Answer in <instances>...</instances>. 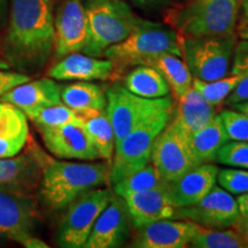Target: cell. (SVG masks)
<instances>
[{"label": "cell", "mask_w": 248, "mask_h": 248, "mask_svg": "<svg viewBox=\"0 0 248 248\" xmlns=\"http://www.w3.org/2000/svg\"><path fill=\"white\" fill-rule=\"evenodd\" d=\"M54 14L51 0H12L6 57L14 67H43L54 51Z\"/></svg>", "instance_id": "obj_1"}, {"label": "cell", "mask_w": 248, "mask_h": 248, "mask_svg": "<svg viewBox=\"0 0 248 248\" xmlns=\"http://www.w3.org/2000/svg\"><path fill=\"white\" fill-rule=\"evenodd\" d=\"M33 153L42 168L40 195L45 204L53 210L68 207L71 201L84 192L100 187L109 183L110 163L69 162L58 161L47 156L33 146Z\"/></svg>", "instance_id": "obj_2"}, {"label": "cell", "mask_w": 248, "mask_h": 248, "mask_svg": "<svg viewBox=\"0 0 248 248\" xmlns=\"http://www.w3.org/2000/svg\"><path fill=\"white\" fill-rule=\"evenodd\" d=\"M163 53L182 58L181 37L172 28L144 20L125 39L109 46L102 57L113 64L111 78H117L130 68L145 66Z\"/></svg>", "instance_id": "obj_3"}, {"label": "cell", "mask_w": 248, "mask_h": 248, "mask_svg": "<svg viewBox=\"0 0 248 248\" xmlns=\"http://www.w3.org/2000/svg\"><path fill=\"white\" fill-rule=\"evenodd\" d=\"M240 0H190L169 9L167 22L179 37L234 35Z\"/></svg>", "instance_id": "obj_4"}, {"label": "cell", "mask_w": 248, "mask_h": 248, "mask_svg": "<svg viewBox=\"0 0 248 248\" xmlns=\"http://www.w3.org/2000/svg\"><path fill=\"white\" fill-rule=\"evenodd\" d=\"M84 6L89 37L83 52L91 57H102L109 46L125 39L144 21L125 0H86Z\"/></svg>", "instance_id": "obj_5"}, {"label": "cell", "mask_w": 248, "mask_h": 248, "mask_svg": "<svg viewBox=\"0 0 248 248\" xmlns=\"http://www.w3.org/2000/svg\"><path fill=\"white\" fill-rule=\"evenodd\" d=\"M173 104L164 107L131 130L115 145L110 162L111 185L116 184L150 163L155 139L173 115Z\"/></svg>", "instance_id": "obj_6"}, {"label": "cell", "mask_w": 248, "mask_h": 248, "mask_svg": "<svg viewBox=\"0 0 248 248\" xmlns=\"http://www.w3.org/2000/svg\"><path fill=\"white\" fill-rule=\"evenodd\" d=\"M237 38L230 36L181 37L182 58L193 78L212 82L229 74Z\"/></svg>", "instance_id": "obj_7"}, {"label": "cell", "mask_w": 248, "mask_h": 248, "mask_svg": "<svg viewBox=\"0 0 248 248\" xmlns=\"http://www.w3.org/2000/svg\"><path fill=\"white\" fill-rule=\"evenodd\" d=\"M36 219V201L30 192L0 185V239L27 248H47L33 235Z\"/></svg>", "instance_id": "obj_8"}, {"label": "cell", "mask_w": 248, "mask_h": 248, "mask_svg": "<svg viewBox=\"0 0 248 248\" xmlns=\"http://www.w3.org/2000/svg\"><path fill=\"white\" fill-rule=\"evenodd\" d=\"M151 161L166 182L175 181L200 164L192 153L190 136L183 128L175 111L155 139Z\"/></svg>", "instance_id": "obj_9"}, {"label": "cell", "mask_w": 248, "mask_h": 248, "mask_svg": "<svg viewBox=\"0 0 248 248\" xmlns=\"http://www.w3.org/2000/svg\"><path fill=\"white\" fill-rule=\"evenodd\" d=\"M109 188H91L68 204L58 231V244L64 248L84 247L98 216L113 198Z\"/></svg>", "instance_id": "obj_10"}, {"label": "cell", "mask_w": 248, "mask_h": 248, "mask_svg": "<svg viewBox=\"0 0 248 248\" xmlns=\"http://www.w3.org/2000/svg\"><path fill=\"white\" fill-rule=\"evenodd\" d=\"M106 113L115 136V145L148 117L173 104L170 97L146 99L133 94L125 86L111 85L106 91Z\"/></svg>", "instance_id": "obj_11"}, {"label": "cell", "mask_w": 248, "mask_h": 248, "mask_svg": "<svg viewBox=\"0 0 248 248\" xmlns=\"http://www.w3.org/2000/svg\"><path fill=\"white\" fill-rule=\"evenodd\" d=\"M239 216L237 200L231 193L216 185L194 204L176 207L173 214V218L188 219L209 229L232 228Z\"/></svg>", "instance_id": "obj_12"}, {"label": "cell", "mask_w": 248, "mask_h": 248, "mask_svg": "<svg viewBox=\"0 0 248 248\" xmlns=\"http://www.w3.org/2000/svg\"><path fill=\"white\" fill-rule=\"evenodd\" d=\"M45 147L62 160L94 161L99 153L83 123H67L54 128L39 129Z\"/></svg>", "instance_id": "obj_13"}, {"label": "cell", "mask_w": 248, "mask_h": 248, "mask_svg": "<svg viewBox=\"0 0 248 248\" xmlns=\"http://www.w3.org/2000/svg\"><path fill=\"white\" fill-rule=\"evenodd\" d=\"M54 51L58 58L83 51L89 37L88 18L82 0H63L54 16Z\"/></svg>", "instance_id": "obj_14"}, {"label": "cell", "mask_w": 248, "mask_h": 248, "mask_svg": "<svg viewBox=\"0 0 248 248\" xmlns=\"http://www.w3.org/2000/svg\"><path fill=\"white\" fill-rule=\"evenodd\" d=\"M200 228L188 219H160L139 229L132 247L183 248L188 246Z\"/></svg>", "instance_id": "obj_15"}, {"label": "cell", "mask_w": 248, "mask_h": 248, "mask_svg": "<svg viewBox=\"0 0 248 248\" xmlns=\"http://www.w3.org/2000/svg\"><path fill=\"white\" fill-rule=\"evenodd\" d=\"M129 215L122 198L113 195L98 216L84 248H115L123 246L129 235Z\"/></svg>", "instance_id": "obj_16"}, {"label": "cell", "mask_w": 248, "mask_h": 248, "mask_svg": "<svg viewBox=\"0 0 248 248\" xmlns=\"http://www.w3.org/2000/svg\"><path fill=\"white\" fill-rule=\"evenodd\" d=\"M218 168L202 163L188 170L181 177L167 182L166 192L173 207H186L202 199L216 185Z\"/></svg>", "instance_id": "obj_17"}, {"label": "cell", "mask_w": 248, "mask_h": 248, "mask_svg": "<svg viewBox=\"0 0 248 248\" xmlns=\"http://www.w3.org/2000/svg\"><path fill=\"white\" fill-rule=\"evenodd\" d=\"M129 219L135 228L140 229L160 219L173 218L175 208L164 188H154L122 198Z\"/></svg>", "instance_id": "obj_18"}, {"label": "cell", "mask_w": 248, "mask_h": 248, "mask_svg": "<svg viewBox=\"0 0 248 248\" xmlns=\"http://www.w3.org/2000/svg\"><path fill=\"white\" fill-rule=\"evenodd\" d=\"M48 77L57 80H106L113 75L109 60L88 54L70 53L49 68Z\"/></svg>", "instance_id": "obj_19"}, {"label": "cell", "mask_w": 248, "mask_h": 248, "mask_svg": "<svg viewBox=\"0 0 248 248\" xmlns=\"http://www.w3.org/2000/svg\"><path fill=\"white\" fill-rule=\"evenodd\" d=\"M0 101L9 102L27 113L40 107L62 104L61 88L51 77L33 82L28 80L6 92L0 97Z\"/></svg>", "instance_id": "obj_20"}, {"label": "cell", "mask_w": 248, "mask_h": 248, "mask_svg": "<svg viewBox=\"0 0 248 248\" xmlns=\"http://www.w3.org/2000/svg\"><path fill=\"white\" fill-rule=\"evenodd\" d=\"M40 176L42 168L32 148L12 157H0V185L31 193L39 186Z\"/></svg>", "instance_id": "obj_21"}, {"label": "cell", "mask_w": 248, "mask_h": 248, "mask_svg": "<svg viewBox=\"0 0 248 248\" xmlns=\"http://www.w3.org/2000/svg\"><path fill=\"white\" fill-rule=\"evenodd\" d=\"M28 117L20 108L0 101V157H12L26 147L29 139Z\"/></svg>", "instance_id": "obj_22"}, {"label": "cell", "mask_w": 248, "mask_h": 248, "mask_svg": "<svg viewBox=\"0 0 248 248\" xmlns=\"http://www.w3.org/2000/svg\"><path fill=\"white\" fill-rule=\"evenodd\" d=\"M176 100L175 115L188 136L207 125L216 115L217 107L212 106L193 85Z\"/></svg>", "instance_id": "obj_23"}, {"label": "cell", "mask_w": 248, "mask_h": 248, "mask_svg": "<svg viewBox=\"0 0 248 248\" xmlns=\"http://www.w3.org/2000/svg\"><path fill=\"white\" fill-rule=\"evenodd\" d=\"M221 116L216 114L213 120L190 136V146L194 157L200 164L216 161L217 152L229 141Z\"/></svg>", "instance_id": "obj_24"}, {"label": "cell", "mask_w": 248, "mask_h": 248, "mask_svg": "<svg viewBox=\"0 0 248 248\" xmlns=\"http://www.w3.org/2000/svg\"><path fill=\"white\" fill-rule=\"evenodd\" d=\"M61 101L76 113L106 109V92L100 86L86 80L73 83L61 89Z\"/></svg>", "instance_id": "obj_25"}, {"label": "cell", "mask_w": 248, "mask_h": 248, "mask_svg": "<svg viewBox=\"0 0 248 248\" xmlns=\"http://www.w3.org/2000/svg\"><path fill=\"white\" fill-rule=\"evenodd\" d=\"M124 86L133 94L146 99L167 97L170 88L163 76L150 66H136L126 74Z\"/></svg>", "instance_id": "obj_26"}, {"label": "cell", "mask_w": 248, "mask_h": 248, "mask_svg": "<svg viewBox=\"0 0 248 248\" xmlns=\"http://www.w3.org/2000/svg\"><path fill=\"white\" fill-rule=\"evenodd\" d=\"M145 66L153 67L159 71L168 83L170 90H172L176 99L182 97L193 83V76L187 64L178 55L171 53L160 54L156 58L152 59Z\"/></svg>", "instance_id": "obj_27"}, {"label": "cell", "mask_w": 248, "mask_h": 248, "mask_svg": "<svg viewBox=\"0 0 248 248\" xmlns=\"http://www.w3.org/2000/svg\"><path fill=\"white\" fill-rule=\"evenodd\" d=\"M84 128L97 148L101 160L110 163L115 151V136L106 110L80 114Z\"/></svg>", "instance_id": "obj_28"}, {"label": "cell", "mask_w": 248, "mask_h": 248, "mask_svg": "<svg viewBox=\"0 0 248 248\" xmlns=\"http://www.w3.org/2000/svg\"><path fill=\"white\" fill-rule=\"evenodd\" d=\"M167 182L161 177L160 172L153 164H146L144 168L125 177L122 181L113 185L114 193L117 197L123 198L131 193H137L154 188H164Z\"/></svg>", "instance_id": "obj_29"}, {"label": "cell", "mask_w": 248, "mask_h": 248, "mask_svg": "<svg viewBox=\"0 0 248 248\" xmlns=\"http://www.w3.org/2000/svg\"><path fill=\"white\" fill-rule=\"evenodd\" d=\"M188 246L193 248H248V243L233 228L209 229L201 226Z\"/></svg>", "instance_id": "obj_30"}, {"label": "cell", "mask_w": 248, "mask_h": 248, "mask_svg": "<svg viewBox=\"0 0 248 248\" xmlns=\"http://www.w3.org/2000/svg\"><path fill=\"white\" fill-rule=\"evenodd\" d=\"M24 114L38 130L54 128V126H60L67 123H83V119L79 116V114L63 104L40 107Z\"/></svg>", "instance_id": "obj_31"}, {"label": "cell", "mask_w": 248, "mask_h": 248, "mask_svg": "<svg viewBox=\"0 0 248 248\" xmlns=\"http://www.w3.org/2000/svg\"><path fill=\"white\" fill-rule=\"evenodd\" d=\"M247 75V71L240 74H229L222 78L204 82L197 78H193L192 85L199 91L202 97L214 107H219L229 97V94L233 91L235 86Z\"/></svg>", "instance_id": "obj_32"}, {"label": "cell", "mask_w": 248, "mask_h": 248, "mask_svg": "<svg viewBox=\"0 0 248 248\" xmlns=\"http://www.w3.org/2000/svg\"><path fill=\"white\" fill-rule=\"evenodd\" d=\"M233 64L230 74H240L247 71V75L240 80L229 97L225 99V104L229 106L248 100V40L241 39L235 44L233 53Z\"/></svg>", "instance_id": "obj_33"}, {"label": "cell", "mask_w": 248, "mask_h": 248, "mask_svg": "<svg viewBox=\"0 0 248 248\" xmlns=\"http://www.w3.org/2000/svg\"><path fill=\"white\" fill-rule=\"evenodd\" d=\"M216 161L224 166L248 169V141H226L217 152Z\"/></svg>", "instance_id": "obj_34"}, {"label": "cell", "mask_w": 248, "mask_h": 248, "mask_svg": "<svg viewBox=\"0 0 248 248\" xmlns=\"http://www.w3.org/2000/svg\"><path fill=\"white\" fill-rule=\"evenodd\" d=\"M225 132L230 140L248 141V115L237 109H225L219 113Z\"/></svg>", "instance_id": "obj_35"}, {"label": "cell", "mask_w": 248, "mask_h": 248, "mask_svg": "<svg viewBox=\"0 0 248 248\" xmlns=\"http://www.w3.org/2000/svg\"><path fill=\"white\" fill-rule=\"evenodd\" d=\"M219 186L229 193L239 195L248 192V169H222L217 173Z\"/></svg>", "instance_id": "obj_36"}, {"label": "cell", "mask_w": 248, "mask_h": 248, "mask_svg": "<svg viewBox=\"0 0 248 248\" xmlns=\"http://www.w3.org/2000/svg\"><path fill=\"white\" fill-rule=\"evenodd\" d=\"M30 80V77L23 73L0 70V97L15 86Z\"/></svg>", "instance_id": "obj_37"}, {"label": "cell", "mask_w": 248, "mask_h": 248, "mask_svg": "<svg viewBox=\"0 0 248 248\" xmlns=\"http://www.w3.org/2000/svg\"><path fill=\"white\" fill-rule=\"evenodd\" d=\"M137 7L148 11H155V9H162L169 6V0H128Z\"/></svg>", "instance_id": "obj_38"}, {"label": "cell", "mask_w": 248, "mask_h": 248, "mask_svg": "<svg viewBox=\"0 0 248 248\" xmlns=\"http://www.w3.org/2000/svg\"><path fill=\"white\" fill-rule=\"evenodd\" d=\"M232 228L237 232H239L243 235L244 239L248 243V217L239 216V218L232 225Z\"/></svg>", "instance_id": "obj_39"}, {"label": "cell", "mask_w": 248, "mask_h": 248, "mask_svg": "<svg viewBox=\"0 0 248 248\" xmlns=\"http://www.w3.org/2000/svg\"><path fill=\"white\" fill-rule=\"evenodd\" d=\"M238 208L241 217H248V192L243 194H239L237 199Z\"/></svg>", "instance_id": "obj_40"}, {"label": "cell", "mask_w": 248, "mask_h": 248, "mask_svg": "<svg viewBox=\"0 0 248 248\" xmlns=\"http://www.w3.org/2000/svg\"><path fill=\"white\" fill-rule=\"evenodd\" d=\"M241 23L243 26H248V0H240Z\"/></svg>", "instance_id": "obj_41"}, {"label": "cell", "mask_w": 248, "mask_h": 248, "mask_svg": "<svg viewBox=\"0 0 248 248\" xmlns=\"http://www.w3.org/2000/svg\"><path fill=\"white\" fill-rule=\"evenodd\" d=\"M232 106H233L234 109L243 111V113L247 114V115H248V100L243 101V102H238V104L232 105Z\"/></svg>", "instance_id": "obj_42"}, {"label": "cell", "mask_w": 248, "mask_h": 248, "mask_svg": "<svg viewBox=\"0 0 248 248\" xmlns=\"http://www.w3.org/2000/svg\"><path fill=\"white\" fill-rule=\"evenodd\" d=\"M238 33H239V37L241 39L248 40V26L240 24L239 28H238Z\"/></svg>", "instance_id": "obj_43"}, {"label": "cell", "mask_w": 248, "mask_h": 248, "mask_svg": "<svg viewBox=\"0 0 248 248\" xmlns=\"http://www.w3.org/2000/svg\"><path fill=\"white\" fill-rule=\"evenodd\" d=\"M0 4H1V0H0Z\"/></svg>", "instance_id": "obj_44"}]
</instances>
